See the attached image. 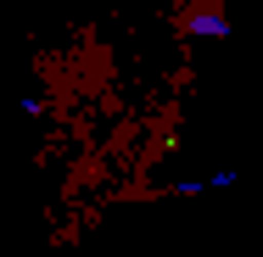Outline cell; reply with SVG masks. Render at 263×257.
I'll return each mask as SVG.
<instances>
[{
  "instance_id": "1",
  "label": "cell",
  "mask_w": 263,
  "mask_h": 257,
  "mask_svg": "<svg viewBox=\"0 0 263 257\" xmlns=\"http://www.w3.org/2000/svg\"><path fill=\"white\" fill-rule=\"evenodd\" d=\"M191 34H213V39H218V34H230V17H196Z\"/></svg>"
}]
</instances>
